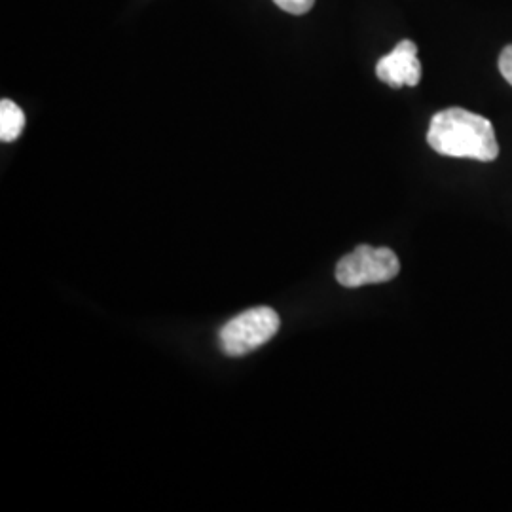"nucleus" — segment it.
Wrapping results in <instances>:
<instances>
[{
  "instance_id": "obj_1",
  "label": "nucleus",
  "mask_w": 512,
  "mask_h": 512,
  "mask_svg": "<svg viewBox=\"0 0 512 512\" xmlns=\"http://www.w3.org/2000/svg\"><path fill=\"white\" fill-rule=\"evenodd\" d=\"M427 143L435 152L450 158L494 162L499 145L492 122L471 110H440L427 131Z\"/></svg>"
},
{
  "instance_id": "obj_2",
  "label": "nucleus",
  "mask_w": 512,
  "mask_h": 512,
  "mask_svg": "<svg viewBox=\"0 0 512 512\" xmlns=\"http://www.w3.org/2000/svg\"><path fill=\"white\" fill-rule=\"evenodd\" d=\"M281 327V319L272 308L258 306L243 311L220 330V348L230 357H241L268 344Z\"/></svg>"
},
{
  "instance_id": "obj_3",
  "label": "nucleus",
  "mask_w": 512,
  "mask_h": 512,
  "mask_svg": "<svg viewBox=\"0 0 512 512\" xmlns=\"http://www.w3.org/2000/svg\"><path fill=\"white\" fill-rule=\"evenodd\" d=\"M399 272L401 262L391 249L359 245L355 251H351L338 262L336 281L342 287L357 289L365 285L391 281Z\"/></svg>"
},
{
  "instance_id": "obj_4",
  "label": "nucleus",
  "mask_w": 512,
  "mask_h": 512,
  "mask_svg": "<svg viewBox=\"0 0 512 512\" xmlns=\"http://www.w3.org/2000/svg\"><path fill=\"white\" fill-rule=\"evenodd\" d=\"M378 78L391 88H414L421 80L418 46L412 40H403L391 54L384 55L376 65Z\"/></svg>"
},
{
  "instance_id": "obj_5",
  "label": "nucleus",
  "mask_w": 512,
  "mask_h": 512,
  "mask_svg": "<svg viewBox=\"0 0 512 512\" xmlns=\"http://www.w3.org/2000/svg\"><path fill=\"white\" fill-rule=\"evenodd\" d=\"M25 128V114L10 99L0 101V139L4 143L16 141Z\"/></svg>"
},
{
  "instance_id": "obj_6",
  "label": "nucleus",
  "mask_w": 512,
  "mask_h": 512,
  "mask_svg": "<svg viewBox=\"0 0 512 512\" xmlns=\"http://www.w3.org/2000/svg\"><path fill=\"white\" fill-rule=\"evenodd\" d=\"M274 2L281 10L294 14V16H302V14L310 12L315 4V0H274Z\"/></svg>"
},
{
  "instance_id": "obj_7",
  "label": "nucleus",
  "mask_w": 512,
  "mask_h": 512,
  "mask_svg": "<svg viewBox=\"0 0 512 512\" xmlns=\"http://www.w3.org/2000/svg\"><path fill=\"white\" fill-rule=\"evenodd\" d=\"M499 71L503 74V78L512 86V44L507 46L499 55Z\"/></svg>"
}]
</instances>
